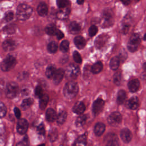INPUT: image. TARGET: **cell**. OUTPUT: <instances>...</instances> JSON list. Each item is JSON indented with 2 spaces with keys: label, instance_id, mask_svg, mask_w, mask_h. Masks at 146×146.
Segmentation results:
<instances>
[{
  "label": "cell",
  "instance_id": "obj_21",
  "mask_svg": "<svg viewBox=\"0 0 146 146\" xmlns=\"http://www.w3.org/2000/svg\"><path fill=\"white\" fill-rule=\"evenodd\" d=\"M74 43L78 48L82 49L85 47L86 42L83 36H78L74 38Z\"/></svg>",
  "mask_w": 146,
  "mask_h": 146
},
{
  "label": "cell",
  "instance_id": "obj_36",
  "mask_svg": "<svg viewBox=\"0 0 146 146\" xmlns=\"http://www.w3.org/2000/svg\"><path fill=\"white\" fill-rule=\"evenodd\" d=\"M55 71H56V68H55V67L54 66H49L47 68L46 71V76L48 78H49V79L52 78Z\"/></svg>",
  "mask_w": 146,
  "mask_h": 146
},
{
  "label": "cell",
  "instance_id": "obj_50",
  "mask_svg": "<svg viewBox=\"0 0 146 146\" xmlns=\"http://www.w3.org/2000/svg\"><path fill=\"white\" fill-rule=\"evenodd\" d=\"M30 90L29 88V87H24L21 90V94L23 95H27L30 94Z\"/></svg>",
  "mask_w": 146,
  "mask_h": 146
},
{
  "label": "cell",
  "instance_id": "obj_11",
  "mask_svg": "<svg viewBox=\"0 0 146 146\" xmlns=\"http://www.w3.org/2000/svg\"><path fill=\"white\" fill-rule=\"evenodd\" d=\"M104 141L107 145H118L119 140L116 135L114 133H108L104 138Z\"/></svg>",
  "mask_w": 146,
  "mask_h": 146
},
{
  "label": "cell",
  "instance_id": "obj_53",
  "mask_svg": "<svg viewBox=\"0 0 146 146\" xmlns=\"http://www.w3.org/2000/svg\"><path fill=\"white\" fill-rule=\"evenodd\" d=\"M26 75H27L26 72H22V73H21V74H20L19 76H18V79H19V80H22V79H25V78L27 77V76H26Z\"/></svg>",
  "mask_w": 146,
  "mask_h": 146
},
{
  "label": "cell",
  "instance_id": "obj_24",
  "mask_svg": "<svg viewBox=\"0 0 146 146\" xmlns=\"http://www.w3.org/2000/svg\"><path fill=\"white\" fill-rule=\"evenodd\" d=\"M49 98L47 94H43L39 98V108L40 110H43L47 106Z\"/></svg>",
  "mask_w": 146,
  "mask_h": 146
},
{
  "label": "cell",
  "instance_id": "obj_2",
  "mask_svg": "<svg viewBox=\"0 0 146 146\" xmlns=\"http://www.w3.org/2000/svg\"><path fill=\"white\" fill-rule=\"evenodd\" d=\"M79 87L78 84L73 82L70 81L67 82L63 88V94L67 98H73L78 94Z\"/></svg>",
  "mask_w": 146,
  "mask_h": 146
},
{
  "label": "cell",
  "instance_id": "obj_20",
  "mask_svg": "<svg viewBox=\"0 0 146 146\" xmlns=\"http://www.w3.org/2000/svg\"><path fill=\"white\" fill-rule=\"evenodd\" d=\"M86 110L84 104L82 102H76L72 108V111L74 113L77 114H82Z\"/></svg>",
  "mask_w": 146,
  "mask_h": 146
},
{
  "label": "cell",
  "instance_id": "obj_48",
  "mask_svg": "<svg viewBox=\"0 0 146 146\" xmlns=\"http://www.w3.org/2000/svg\"><path fill=\"white\" fill-rule=\"evenodd\" d=\"M127 57V52L124 51V50H122L119 53V55L120 60H121V62H123L126 59Z\"/></svg>",
  "mask_w": 146,
  "mask_h": 146
},
{
  "label": "cell",
  "instance_id": "obj_22",
  "mask_svg": "<svg viewBox=\"0 0 146 146\" xmlns=\"http://www.w3.org/2000/svg\"><path fill=\"white\" fill-rule=\"evenodd\" d=\"M56 116L57 115L52 108H48L46 112V118L47 121L52 122L56 120Z\"/></svg>",
  "mask_w": 146,
  "mask_h": 146
},
{
  "label": "cell",
  "instance_id": "obj_8",
  "mask_svg": "<svg viewBox=\"0 0 146 146\" xmlns=\"http://www.w3.org/2000/svg\"><path fill=\"white\" fill-rule=\"evenodd\" d=\"M79 73V67L75 64H70L66 69V76L68 79H75L78 76Z\"/></svg>",
  "mask_w": 146,
  "mask_h": 146
},
{
  "label": "cell",
  "instance_id": "obj_52",
  "mask_svg": "<svg viewBox=\"0 0 146 146\" xmlns=\"http://www.w3.org/2000/svg\"><path fill=\"white\" fill-rule=\"evenodd\" d=\"M14 113H15V115L16 116V117L17 119H19L20 117H21V111L19 110V109L17 107H15L14 109Z\"/></svg>",
  "mask_w": 146,
  "mask_h": 146
},
{
  "label": "cell",
  "instance_id": "obj_1",
  "mask_svg": "<svg viewBox=\"0 0 146 146\" xmlns=\"http://www.w3.org/2000/svg\"><path fill=\"white\" fill-rule=\"evenodd\" d=\"M33 9L27 4H20L17 9L16 15L17 18L20 21H26L31 15Z\"/></svg>",
  "mask_w": 146,
  "mask_h": 146
},
{
  "label": "cell",
  "instance_id": "obj_51",
  "mask_svg": "<svg viewBox=\"0 0 146 146\" xmlns=\"http://www.w3.org/2000/svg\"><path fill=\"white\" fill-rule=\"evenodd\" d=\"M55 35H56L58 39H61L64 37V34L59 30H56Z\"/></svg>",
  "mask_w": 146,
  "mask_h": 146
},
{
  "label": "cell",
  "instance_id": "obj_33",
  "mask_svg": "<svg viewBox=\"0 0 146 146\" xmlns=\"http://www.w3.org/2000/svg\"><path fill=\"white\" fill-rule=\"evenodd\" d=\"M86 120H87V116L85 115H81L77 117L75 121V124L76 127H82L86 123Z\"/></svg>",
  "mask_w": 146,
  "mask_h": 146
},
{
  "label": "cell",
  "instance_id": "obj_6",
  "mask_svg": "<svg viewBox=\"0 0 146 146\" xmlns=\"http://www.w3.org/2000/svg\"><path fill=\"white\" fill-rule=\"evenodd\" d=\"M140 43V37L138 34H133L130 38L128 44L127 48L130 52H135L137 50Z\"/></svg>",
  "mask_w": 146,
  "mask_h": 146
},
{
  "label": "cell",
  "instance_id": "obj_38",
  "mask_svg": "<svg viewBox=\"0 0 146 146\" xmlns=\"http://www.w3.org/2000/svg\"><path fill=\"white\" fill-rule=\"evenodd\" d=\"M69 48V42L67 40H63L60 44V50L63 52H66Z\"/></svg>",
  "mask_w": 146,
  "mask_h": 146
},
{
  "label": "cell",
  "instance_id": "obj_13",
  "mask_svg": "<svg viewBox=\"0 0 146 146\" xmlns=\"http://www.w3.org/2000/svg\"><path fill=\"white\" fill-rule=\"evenodd\" d=\"M120 137L124 143H128L132 140V135L129 129L128 128H124L120 132Z\"/></svg>",
  "mask_w": 146,
  "mask_h": 146
},
{
  "label": "cell",
  "instance_id": "obj_31",
  "mask_svg": "<svg viewBox=\"0 0 146 146\" xmlns=\"http://www.w3.org/2000/svg\"><path fill=\"white\" fill-rule=\"evenodd\" d=\"M3 32L7 34H13L15 32L16 26L14 24H9L4 27Z\"/></svg>",
  "mask_w": 146,
  "mask_h": 146
},
{
  "label": "cell",
  "instance_id": "obj_10",
  "mask_svg": "<svg viewBox=\"0 0 146 146\" xmlns=\"http://www.w3.org/2000/svg\"><path fill=\"white\" fill-rule=\"evenodd\" d=\"M104 105V101L101 98L97 99L94 102L93 106H92V111L94 114L96 115L99 113L103 110Z\"/></svg>",
  "mask_w": 146,
  "mask_h": 146
},
{
  "label": "cell",
  "instance_id": "obj_18",
  "mask_svg": "<svg viewBox=\"0 0 146 146\" xmlns=\"http://www.w3.org/2000/svg\"><path fill=\"white\" fill-rule=\"evenodd\" d=\"M128 87L129 90L131 92H135L139 90L140 87V82L137 79H132L128 83Z\"/></svg>",
  "mask_w": 146,
  "mask_h": 146
},
{
  "label": "cell",
  "instance_id": "obj_7",
  "mask_svg": "<svg viewBox=\"0 0 146 146\" xmlns=\"http://www.w3.org/2000/svg\"><path fill=\"white\" fill-rule=\"evenodd\" d=\"M122 120V116L120 112H113L109 115L107 119L108 123L110 125L116 127L117 126L121 123Z\"/></svg>",
  "mask_w": 146,
  "mask_h": 146
},
{
  "label": "cell",
  "instance_id": "obj_17",
  "mask_svg": "<svg viewBox=\"0 0 146 146\" xmlns=\"http://www.w3.org/2000/svg\"><path fill=\"white\" fill-rule=\"evenodd\" d=\"M38 14L41 17H45L48 13V6L44 2H40L36 9Z\"/></svg>",
  "mask_w": 146,
  "mask_h": 146
},
{
  "label": "cell",
  "instance_id": "obj_12",
  "mask_svg": "<svg viewBox=\"0 0 146 146\" xmlns=\"http://www.w3.org/2000/svg\"><path fill=\"white\" fill-rule=\"evenodd\" d=\"M17 47V43L15 40L11 39H6L2 43V47L5 51L14 50Z\"/></svg>",
  "mask_w": 146,
  "mask_h": 146
},
{
  "label": "cell",
  "instance_id": "obj_23",
  "mask_svg": "<svg viewBox=\"0 0 146 146\" xmlns=\"http://www.w3.org/2000/svg\"><path fill=\"white\" fill-rule=\"evenodd\" d=\"M68 29L71 33L77 34L80 31V30L81 29V27L78 22L74 21V22H71L70 24L69 25Z\"/></svg>",
  "mask_w": 146,
  "mask_h": 146
},
{
  "label": "cell",
  "instance_id": "obj_37",
  "mask_svg": "<svg viewBox=\"0 0 146 146\" xmlns=\"http://www.w3.org/2000/svg\"><path fill=\"white\" fill-rule=\"evenodd\" d=\"M47 50L51 53H55L58 50L57 43L54 41L50 42L47 46Z\"/></svg>",
  "mask_w": 146,
  "mask_h": 146
},
{
  "label": "cell",
  "instance_id": "obj_56",
  "mask_svg": "<svg viewBox=\"0 0 146 146\" xmlns=\"http://www.w3.org/2000/svg\"><path fill=\"white\" fill-rule=\"evenodd\" d=\"M135 1H136V2H138V1H139V0H135Z\"/></svg>",
  "mask_w": 146,
  "mask_h": 146
},
{
  "label": "cell",
  "instance_id": "obj_26",
  "mask_svg": "<svg viewBox=\"0 0 146 146\" xmlns=\"http://www.w3.org/2000/svg\"><path fill=\"white\" fill-rule=\"evenodd\" d=\"M87 144V133L80 136L74 143V145H86Z\"/></svg>",
  "mask_w": 146,
  "mask_h": 146
},
{
  "label": "cell",
  "instance_id": "obj_55",
  "mask_svg": "<svg viewBox=\"0 0 146 146\" xmlns=\"http://www.w3.org/2000/svg\"><path fill=\"white\" fill-rule=\"evenodd\" d=\"M84 1V0H76L77 3L79 4V5H82V4H83Z\"/></svg>",
  "mask_w": 146,
  "mask_h": 146
},
{
  "label": "cell",
  "instance_id": "obj_9",
  "mask_svg": "<svg viewBox=\"0 0 146 146\" xmlns=\"http://www.w3.org/2000/svg\"><path fill=\"white\" fill-rule=\"evenodd\" d=\"M29 123L25 119H20L17 124V132L21 134H25L28 129Z\"/></svg>",
  "mask_w": 146,
  "mask_h": 146
},
{
  "label": "cell",
  "instance_id": "obj_39",
  "mask_svg": "<svg viewBox=\"0 0 146 146\" xmlns=\"http://www.w3.org/2000/svg\"><path fill=\"white\" fill-rule=\"evenodd\" d=\"M70 4L69 0H56V5L60 9L68 7Z\"/></svg>",
  "mask_w": 146,
  "mask_h": 146
},
{
  "label": "cell",
  "instance_id": "obj_40",
  "mask_svg": "<svg viewBox=\"0 0 146 146\" xmlns=\"http://www.w3.org/2000/svg\"><path fill=\"white\" fill-rule=\"evenodd\" d=\"M121 80V74L120 72H116L113 75V83L116 85H120Z\"/></svg>",
  "mask_w": 146,
  "mask_h": 146
},
{
  "label": "cell",
  "instance_id": "obj_14",
  "mask_svg": "<svg viewBox=\"0 0 146 146\" xmlns=\"http://www.w3.org/2000/svg\"><path fill=\"white\" fill-rule=\"evenodd\" d=\"M64 75V71L62 68H59L58 70H56L54 75L52 77L54 83L56 85L59 84L63 79Z\"/></svg>",
  "mask_w": 146,
  "mask_h": 146
},
{
  "label": "cell",
  "instance_id": "obj_45",
  "mask_svg": "<svg viewBox=\"0 0 146 146\" xmlns=\"http://www.w3.org/2000/svg\"><path fill=\"white\" fill-rule=\"evenodd\" d=\"M38 133L40 135V136H44L45 134V128H44V125L43 124H40L37 127L36 129Z\"/></svg>",
  "mask_w": 146,
  "mask_h": 146
},
{
  "label": "cell",
  "instance_id": "obj_30",
  "mask_svg": "<svg viewBox=\"0 0 146 146\" xmlns=\"http://www.w3.org/2000/svg\"><path fill=\"white\" fill-rule=\"evenodd\" d=\"M126 99V93L125 91L121 90L117 93V103L118 104H122Z\"/></svg>",
  "mask_w": 146,
  "mask_h": 146
},
{
  "label": "cell",
  "instance_id": "obj_29",
  "mask_svg": "<svg viewBox=\"0 0 146 146\" xmlns=\"http://www.w3.org/2000/svg\"><path fill=\"white\" fill-rule=\"evenodd\" d=\"M67 114L66 111H60L56 116V120L57 123L59 124H63L67 119Z\"/></svg>",
  "mask_w": 146,
  "mask_h": 146
},
{
  "label": "cell",
  "instance_id": "obj_42",
  "mask_svg": "<svg viewBox=\"0 0 146 146\" xmlns=\"http://www.w3.org/2000/svg\"><path fill=\"white\" fill-rule=\"evenodd\" d=\"M7 112V109L5 105L1 102H0V118L5 116Z\"/></svg>",
  "mask_w": 146,
  "mask_h": 146
},
{
  "label": "cell",
  "instance_id": "obj_44",
  "mask_svg": "<svg viewBox=\"0 0 146 146\" xmlns=\"http://www.w3.org/2000/svg\"><path fill=\"white\" fill-rule=\"evenodd\" d=\"M14 18V13L11 11H9L6 12L5 14L4 19L6 22H10Z\"/></svg>",
  "mask_w": 146,
  "mask_h": 146
},
{
  "label": "cell",
  "instance_id": "obj_5",
  "mask_svg": "<svg viewBox=\"0 0 146 146\" xmlns=\"http://www.w3.org/2000/svg\"><path fill=\"white\" fill-rule=\"evenodd\" d=\"M19 86L15 82L9 83L6 87V95L8 98L12 99L15 98L18 94Z\"/></svg>",
  "mask_w": 146,
  "mask_h": 146
},
{
  "label": "cell",
  "instance_id": "obj_41",
  "mask_svg": "<svg viewBox=\"0 0 146 146\" xmlns=\"http://www.w3.org/2000/svg\"><path fill=\"white\" fill-rule=\"evenodd\" d=\"M73 58H74V59L75 61V62H76L77 63L80 64L82 63V57H81L80 54L77 51H75L74 52Z\"/></svg>",
  "mask_w": 146,
  "mask_h": 146
},
{
  "label": "cell",
  "instance_id": "obj_3",
  "mask_svg": "<svg viewBox=\"0 0 146 146\" xmlns=\"http://www.w3.org/2000/svg\"><path fill=\"white\" fill-rule=\"evenodd\" d=\"M113 14L110 9H106L104 10L102 14V26L103 27H108L113 23Z\"/></svg>",
  "mask_w": 146,
  "mask_h": 146
},
{
  "label": "cell",
  "instance_id": "obj_34",
  "mask_svg": "<svg viewBox=\"0 0 146 146\" xmlns=\"http://www.w3.org/2000/svg\"><path fill=\"white\" fill-rule=\"evenodd\" d=\"M57 29L52 24L47 25L45 28V32L49 35H55Z\"/></svg>",
  "mask_w": 146,
  "mask_h": 146
},
{
  "label": "cell",
  "instance_id": "obj_46",
  "mask_svg": "<svg viewBox=\"0 0 146 146\" xmlns=\"http://www.w3.org/2000/svg\"><path fill=\"white\" fill-rule=\"evenodd\" d=\"M43 94V89L40 86H37L35 88V95L36 97L40 98L42 95Z\"/></svg>",
  "mask_w": 146,
  "mask_h": 146
},
{
  "label": "cell",
  "instance_id": "obj_25",
  "mask_svg": "<svg viewBox=\"0 0 146 146\" xmlns=\"http://www.w3.org/2000/svg\"><path fill=\"white\" fill-rule=\"evenodd\" d=\"M105 125L102 123H98L94 128L95 134L98 136H101L105 131Z\"/></svg>",
  "mask_w": 146,
  "mask_h": 146
},
{
  "label": "cell",
  "instance_id": "obj_4",
  "mask_svg": "<svg viewBox=\"0 0 146 146\" xmlns=\"http://www.w3.org/2000/svg\"><path fill=\"white\" fill-rule=\"evenodd\" d=\"M15 57L11 55H7L1 64V68L3 71H8L12 69L16 64Z\"/></svg>",
  "mask_w": 146,
  "mask_h": 146
},
{
  "label": "cell",
  "instance_id": "obj_28",
  "mask_svg": "<svg viewBox=\"0 0 146 146\" xmlns=\"http://www.w3.org/2000/svg\"><path fill=\"white\" fill-rule=\"evenodd\" d=\"M103 68V64L101 62L98 61L95 63L91 67V71L93 74H98Z\"/></svg>",
  "mask_w": 146,
  "mask_h": 146
},
{
  "label": "cell",
  "instance_id": "obj_35",
  "mask_svg": "<svg viewBox=\"0 0 146 146\" xmlns=\"http://www.w3.org/2000/svg\"><path fill=\"white\" fill-rule=\"evenodd\" d=\"M58 131L55 128L52 129L48 133V139L50 141L54 142L58 138Z\"/></svg>",
  "mask_w": 146,
  "mask_h": 146
},
{
  "label": "cell",
  "instance_id": "obj_27",
  "mask_svg": "<svg viewBox=\"0 0 146 146\" xmlns=\"http://www.w3.org/2000/svg\"><path fill=\"white\" fill-rule=\"evenodd\" d=\"M119 64H120L119 58V56H115L111 59L110 62V66L112 70H116L118 68L119 66Z\"/></svg>",
  "mask_w": 146,
  "mask_h": 146
},
{
  "label": "cell",
  "instance_id": "obj_19",
  "mask_svg": "<svg viewBox=\"0 0 146 146\" xmlns=\"http://www.w3.org/2000/svg\"><path fill=\"white\" fill-rule=\"evenodd\" d=\"M126 106L131 110H135L139 106V99L136 96L131 98L127 102Z\"/></svg>",
  "mask_w": 146,
  "mask_h": 146
},
{
  "label": "cell",
  "instance_id": "obj_16",
  "mask_svg": "<svg viewBox=\"0 0 146 146\" xmlns=\"http://www.w3.org/2000/svg\"><path fill=\"white\" fill-rule=\"evenodd\" d=\"M108 36L106 34L99 35L95 40V44L98 48H100L103 47L108 40Z\"/></svg>",
  "mask_w": 146,
  "mask_h": 146
},
{
  "label": "cell",
  "instance_id": "obj_54",
  "mask_svg": "<svg viewBox=\"0 0 146 146\" xmlns=\"http://www.w3.org/2000/svg\"><path fill=\"white\" fill-rule=\"evenodd\" d=\"M122 3L125 5H128L130 4L132 2V0H121Z\"/></svg>",
  "mask_w": 146,
  "mask_h": 146
},
{
  "label": "cell",
  "instance_id": "obj_15",
  "mask_svg": "<svg viewBox=\"0 0 146 146\" xmlns=\"http://www.w3.org/2000/svg\"><path fill=\"white\" fill-rule=\"evenodd\" d=\"M70 13V9L68 7L61 8L56 13V17L59 19H67Z\"/></svg>",
  "mask_w": 146,
  "mask_h": 146
},
{
  "label": "cell",
  "instance_id": "obj_47",
  "mask_svg": "<svg viewBox=\"0 0 146 146\" xmlns=\"http://www.w3.org/2000/svg\"><path fill=\"white\" fill-rule=\"evenodd\" d=\"M129 27H130V23L128 22H124L122 25V28H121L122 33L124 34H127L129 31Z\"/></svg>",
  "mask_w": 146,
  "mask_h": 146
},
{
  "label": "cell",
  "instance_id": "obj_32",
  "mask_svg": "<svg viewBox=\"0 0 146 146\" xmlns=\"http://www.w3.org/2000/svg\"><path fill=\"white\" fill-rule=\"evenodd\" d=\"M34 100L32 98H29L24 99L21 104V108L23 110H26L29 108L33 103Z\"/></svg>",
  "mask_w": 146,
  "mask_h": 146
},
{
  "label": "cell",
  "instance_id": "obj_43",
  "mask_svg": "<svg viewBox=\"0 0 146 146\" xmlns=\"http://www.w3.org/2000/svg\"><path fill=\"white\" fill-rule=\"evenodd\" d=\"M98 27L95 26V25H92L91 26L90 28H89V30H88V34H89V35L90 36H94V35H96V34L98 32Z\"/></svg>",
  "mask_w": 146,
  "mask_h": 146
},
{
  "label": "cell",
  "instance_id": "obj_49",
  "mask_svg": "<svg viewBox=\"0 0 146 146\" xmlns=\"http://www.w3.org/2000/svg\"><path fill=\"white\" fill-rule=\"evenodd\" d=\"M29 144V139L27 136H25L23 139L17 144V145H28Z\"/></svg>",
  "mask_w": 146,
  "mask_h": 146
}]
</instances>
